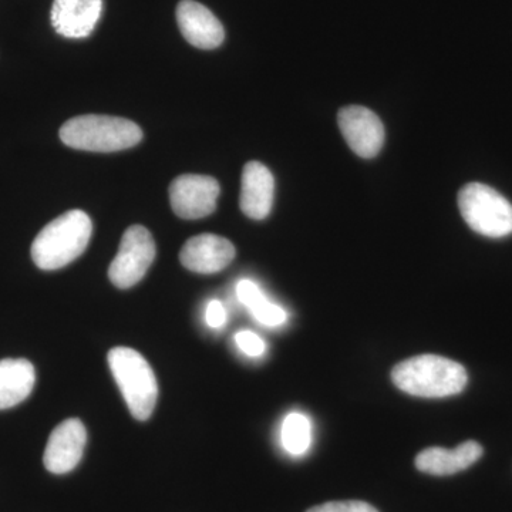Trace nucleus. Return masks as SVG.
<instances>
[{"label": "nucleus", "instance_id": "obj_1", "mask_svg": "<svg viewBox=\"0 0 512 512\" xmlns=\"http://www.w3.org/2000/svg\"><path fill=\"white\" fill-rule=\"evenodd\" d=\"M392 380L404 393L440 399L463 392L468 375L463 365L447 357L421 355L394 366Z\"/></svg>", "mask_w": 512, "mask_h": 512}, {"label": "nucleus", "instance_id": "obj_2", "mask_svg": "<svg viewBox=\"0 0 512 512\" xmlns=\"http://www.w3.org/2000/svg\"><path fill=\"white\" fill-rule=\"evenodd\" d=\"M92 232V220L86 212H64L47 224L33 241V262L43 271H56L72 264L86 251Z\"/></svg>", "mask_w": 512, "mask_h": 512}, {"label": "nucleus", "instance_id": "obj_3", "mask_svg": "<svg viewBox=\"0 0 512 512\" xmlns=\"http://www.w3.org/2000/svg\"><path fill=\"white\" fill-rule=\"evenodd\" d=\"M60 140L74 150L116 153L137 146L143 131L134 121L121 117L86 114L66 121L60 128Z\"/></svg>", "mask_w": 512, "mask_h": 512}, {"label": "nucleus", "instance_id": "obj_4", "mask_svg": "<svg viewBox=\"0 0 512 512\" xmlns=\"http://www.w3.org/2000/svg\"><path fill=\"white\" fill-rule=\"evenodd\" d=\"M109 366L134 419L146 421L156 409L158 384L146 359L130 348L109 352Z\"/></svg>", "mask_w": 512, "mask_h": 512}, {"label": "nucleus", "instance_id": "obj_5", "mask_svg": "<svg viewBox=\"0 0 512 512\" xmlns=\"http://www.w3.org/2000/svg\"><path fill=\"white\" fill-rule=\"evenodd\" d=\"M458 208L468 227L488 238L512 234V204L504 195L481 183H470L458 192Z\"/></svg>", "mask_w": 512, "mask_h": 512}, {"label": "nucleus", "instance_id": "obj_6", "mask_svg": "<svg viewBox=\"0 0 512 512\" xmlns=\"http://www.w3.org/2000/svg\"><path fill=\"white\" fill-rule=\"evenodd\" d=\"M156 242L147 228L131 225L121 238L119 252L110 264L111 284L120 289L137 285L156 259Z\"/></svg>", "mask_w": 512, "mask_h": 512}, {"label": "nucleus", "instance_id": "obj_7", "mask_svg": "<svg viewBox=\"0 0 512 512\" xmlns=\"http://www.w3.org/2000/svg\"><path fill=\"white\" fill-rule=\"evenodd\" d=\"M220 184L208 175L184 174L170 185L173 211L183 220H200L217 210Z\"/></svg>", "mask_w": 512, "mask_h": 512}, {"label": "nucleus", "instance_id": "obj_8", "mask_svg": "<svg viewBox=\"0 0 512 512\" xmlns=\"http://www.w3.org/2000/svg\"><path fill=\"white\" fill-rule=\"evenodd\" d=\"M338 123L346 143L362 158H373L384 144V127L376 113L362 106L339 111Z\"/></svg>", "mask_w": 512, "mask_h": 512}, {"label": "nucleus", "instance_id": "obj_9", "mask_svg": "<svg viewBox=\"0 0 512 512\" xmlns=\"http://www.w3.org/2000/svg\"><path fill=\"white\" fill-rule=\"evenodd\" d=\"M87 431L82 421L64 420L50 434L43 456L47 471L53 474H66L76 468L82 460L86 447Z\"/></svg>", "mask_w": 512, "mask_h": 512}, {"label": "nucleus", "instance_id": "obj_10", "mask_svg": "<svg viewBox=\"0 0 512 512\" xmlns=\"http://www.w3.org/2000/svg\"><path fill=\"white\" fill-rule=\"evenodd\" d=\"M234 245L227 238L202 234L185 242L180 251L181 264L197 274H217L234 261Z\"/></svg>", "mask_w": 512, "mask_h": 512}, {"label": "nucleus", "instance_id": "obj_11", "mask_svg": "<svg viewBox=\"0 0 512 512\" xmlns=\"http://www.w3.org/2000/svg\"><path fill=\"white\" fill-rule=\"evenodd\" d=\"M177 22L185 40L198 49H217L224 42L225 30L220 20L195 0L178 3Z\"/></svg>", "mask_w": 512, "mask_h": 512}, {"label": "nucleus", "instance_id": "obj_12", "mask_svg": "<svg viewBox=\"0 0 512 512\" xmlns=\"http://www.w3.org/2000/svg\"><path fill=\"white\" fill-rule=\"evenodd\" d=\"M275 180L271 171L259 161H251L242 171L241 210L251 220L268 217L274 204Z\"/></svg>", "mask_w": 512, "mask_h": 512}, {"label": "nucleus", "instance_id": "obj_13", "mask_svg": "<svg viewBox=\"0 0 512 512\" xmlns=\"http://www.w3.org/2000/svg\"><path fill=\"white\" fill-rule=\"evenodd\" d=\"M103 9V0H55L52 25L59 35L83 39L92 35Z\"/></svg>", "mask_w": 512, "mask_h": 512}, {"label": "nucleus", "instance_id": "obj_14", "mask_svg": "<svg viewBox=\"0 0 512 512\" xmlns=\"http://www.w3.org/2000/svg\"><path fill=\"white\" fill-rule=\"evenodd\" d=\"M483 456V447L477 441H466L454 450L430 447L416 457V467L431 476H453L467 470Z\"/></svg>", "mask_w": 512, "mask_h": 512}, {"label": "nucleus", "instance_id": "obj_15", "mask_svg": "<svg viewBox=\"0 0 512 512\" xmlns=\"http://www.w3.org/2000/svg\"><path fill=\"white\" fill-rule=\"evenodd\" d=\"M35 382V367L29 360H0V410L25 402L32 393Z\"/></svg>", "mask_w": 512, "mask_h": 512}, {"label": "nucleus", "instance_id": "obj_16", "mask_svg": "<svg viewBox=\"0 0 512 512\" xmlns=\"http://www.w3.org/2000/svg\"><path fill=\"white\" fill-rule=\"evenodd\" d=\"M237 295L239 302L242 305L247 306L249 312L259 323L265 326L284 325L288 320V313L281 306L275 305V303L269 302L265 298L264 293L258 288L252 281L244 279L237 285Z\"/></svg>", "mask_w": 512, "mask_h": 512}, {"label": "nucleus", "instance_id": "obj_17", "mask_svg": "<svg viewBox=\"0 0 512 512\" xmlns=\"http://www.w3.org/2000/svg\"><path fill=\"white\" fill-rule=\"evenodd\" d=\"M312 443L311 420L302 413H291L282 424V446L286 453L301 457L308 453Z\"/></svg>", "mask_w": 512, "mask_h": 512}, {"label": "nucleus", "instance_id": "obj_18", "mask_svg": "<svg viewBox=\"0 0 512 512\" xmlns=\"http://www.w3.org/2000/svg\"><path fill=\"white\" fill-rule=\"evenodd\" d=\"M235 342H237L238 348L241 349L245 355L251 357L264 355V340H262L261 336L251 332V330H242V332H238L237 335H235Z\"/></svg>", "mask_w": 512, "mask_h": 512}, {"label": "nucleus", "instance_id": "obj_19", "mask_svg": "<svg viewBox=\"0 0 512 512\" xmlns=\"http://www.w3.org/2000/svg\"><path fill=\"white\" fill-rule=\"evenodd\" d=\"M306 512H379L372 505L363 501H332L313 507Z\"/></svg>", "mask_w": 512, "mask_h": 512}, {"label": "nucleus", "instance_id": "obj_20", "mask_svg": "<svg viewBox=\"0 0 512 512\" xmlns=\"http://www.w3.org/2000/svg\"><path fill=\"white\" fill-rule=\"evenodd\" d=\"M205 320L208 325L214 329H220L227 323V311L220 301H211L208 303Z\"/></svg>", "mask_w": 512, "mask_h": 512}]
</instances>
